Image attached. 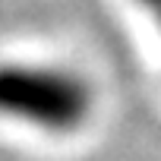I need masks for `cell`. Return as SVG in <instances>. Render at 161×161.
<instances>
[{
  "mask_svg": "<svg viewBox=\"0 0 161 161\" xmlns=\"http://www.w3.org/2000/svg\"><path fill=\"white\" fill-rule=\"evenodd\" d=\"M139 3H142L145 10H152V13H155V19L161 22V0H139Z\"/></svg>",
  "mask_w": 161,
  "mask_h": 161,
  "instance_id": "7a4b0ae2",
  "label": "cell"
},
{
  "mask_svg": "<svg viewBox=\"0 0 161 161\" xmlns=\"http://www.w3.org/2000/svg\"><path fill=\"white\" fill-rule=\"evenodd\" d=\"M95 111V92L76 69L54 63H0V117L41 133H76Z\"/></svg>",
  "mask_w": 161,
  "mask_h": 161,
  "instance_id": "6da1fadb",
  "label": "cell"
}]
</instances>
